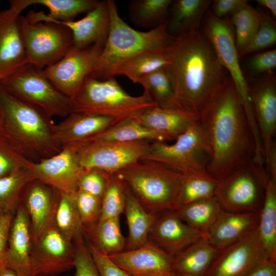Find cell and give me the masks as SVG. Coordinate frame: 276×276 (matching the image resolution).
Instances as JSON below:
<instances>
[{"label":"cell","mask_w":276,"mask_h":276,"mask_svg":"<svg viewBox=\"0 0 276 276\" xmlns=\"http://www.w3.org/2000/svg\"><path fill=\"white\" fill-rule=\"evenodd\" d=\"M27 17L32 22H51L65 26L72 32L73 46L84 49L104 43L110 25L108 0L99 1L97 5L78 20L59 21L46 18L43 11H29Z\"/></svg>","instance_id":"cell-17"},{"label":"cell","mask_w":276,"mask_h":276,"mask_svg":"<svg viewBox=\"0 0 276 276\" xmlns=\"http://www.w3.org/2000/svg\"><path fill=\"white\" fill-rule=\"evenodd\" d=\"M3 125V115H2L1 110L0 109V132L2 131Z\"/></svg>","instance_id":"cell-56"},{"label":"cell","mask_w":276,"mask_h":276,"mask_svg":"<svg viewBox=\"0 0 276 276\" xmlns=\"http://www.w3.org/2000/svg\"><path fill=\"white\" fill-rule=\"evenodd\" d=\"M259 212L223 210L205 237L219 250L241 239L257 227Z\"/></svg>","instance_id":"cell-25"},{"label":"cell","mask_w":276,"mask_h":276,"mask_svg":"<svg viewBox=\"0 0 276 276\" xmlns=\"http://www.w3.org/2000/svg\"><path fill=\"white\" fill-rule=\"evenodd\" d=\"M108 257L130 276H168L174 271L173 257L149 241Z\"/></svg>","instance_id":"cell-18"},{"label":"cell","mask_w":276,"mask_h":276,"mask_svg":"<svg viewBox=\"0 0 276 276\" xmlns=\"http://www.w3.org/2000/svg\"><path fill=\"white\" fill-rule=\"evenodd\" d=\"M270 259L257 227L220 249L204 276H245Z\"/></svg>","instance_id":"cell-14"},{"label":"cell","mask_w":276,"mask_h":276,"mask_svg":"<svg viewBox=\"0 0 276 276\" xmlns=\"http://www.w3.org/2000/svg\"><path fill=\"white\" fill-rule=\"evenodd\" d=\"M172 0H132L128 15L137 26L152 30L165 22Z\"/></svg>","instance_id":"cell-36"},{"label":"cell","mask_w":276,"mask_h":276,"mask_svg":"<svg viewBox=\"0 0 276 276\" xmlns=\"http://www.w3.org/2000/svg\"><path fill=\"white\" fill-rule=\"evenodd\" d=\"M75 250L74 276H100L83 234L73 241Z\"/></svg>","instance_id":"cell-46"},{"label":"cell","mask_w":276,"mask_h":276,"mask_svg":"<svg viewBox=\"0 0 276 276\" xmlns=\"http://www.w3.org/2000/svg\"><path fill=\"white\" fill-rule=\"evenodd\" d=\"M108 34L98 62L89 76L98 80L113 77L116 70L125 61L146 51L167 47L176 39L167 32L166 21L148 31H137L121 18L114 1L108 0Z\"/></svg>","instance_id":"cell-4"},{"label":"cell","mask_w":276,"mask_h":276,"mask_svg":"<svg viewBox=\"0 0 276 276\" xmlns=\"http://www.w3.org/2000/svg\"><path fill=\"white\" fill-rule=\"evenodd\" d=\"M73 195L83 231L94 226L100 218L102 199L79 190Z\"/></svg>","instance_id":"cell-43"},{"label":"cell","mask_w":276,"mask_h":276,"mask_svg":"<svg viewBox=\"0 0 276 276\" xmlns=\"http://www.w3.org/2000/svg\"><path fill=\"white\" fill-rule=\"evenodd\" d=\"M115 123L107 117L72 112L62 121L53 125V135L62 148L88 139Z\"/></svg>","instance_id":"cell-24"},{"label":"cell","mask_w":276,"mask_h":276,"mask_svg":"<svg viewBox=\"0 0 276 276\" xmlns=\"http://www.w3.org/2000/svg\"><path fill=\"white\" fill-rule=\"evenodd\" d=\"M269 178L265 165L252 159L219 180L215 196L224 210L260 212Z\"/></svg>","instance_id":"cell-10"},{"label":"cell","mask_w":276,"mask_h":276,"mask_svg":"<svg viewBox=\"0 0 276 276\" xmlns=\"http://www.w3.org/2000/svg\"><path fill=\"white\" fill-rule=\"evenodd\" d=\"M264 165L269 177L276 181V143L273 140L264 153Z\"/></svg>","instance_id":"cell-52"},{"label":"cell","mask_w":276,"mask_h":276,"mask_svg":"<svg viewBox=\"0 0 276 276\" xmlns=\"http://www.w3.org/2000/svg\"><path fill=\"white\" fill-rule=\"evenodd\" d=\"M2 133L28 160L38 162L62 149L55 140L53 124L38 107L14 97L0 86Z\"/></svg>","instance_id":"cell-3"},{"label":"cell","mask_w":276,"mask_h":276,"mask_svg":"<svg viewBox=\"0 0 276 276\" xmlns=\"http://www.w3.org/2000/svg\"><path fill=\"white\" fill-rule=\"evenodd\" d=\"M126 188V183L122 179L115 173H111L102 198L99 220L120 217L124 210Z\"/></svg>","instance_id":"cell-42"},{"label":"cell","mask_w":276,"mask_h":276,"mask_svg":"<svg viewBox=\"0 0 276 276\" xmlns=\"http://www.w3.org/2000/svg\"><path fill=\"white\" fill-rule=\"evenodd\" d=\"M30 261L35 276H57L74 268V245L57 229L54 220L32 241Z\"/></svg>","instance_id":"cell-15"},{"label":"cell","mask_w":276,"mask_h":276,"mask_svg":"<svg viewBox=\"0 0 276 276\" xmlns=\"http://www.w3.org/2000/svg\"><path fill=\"white\" fill-rule=\"evenodd\" d=\"M141 124L175 140L191 125L199 121L198 114L182 109L154 107L135 118Z\"/></svg>","instance_id":"cell-26"},{"label":"cell","mask_w":276,"mask_h":276,"mask_svg":"<svg viewBox=\"0 0 276 276\" xmlns=\"http://www.w3.org/2000/svg\"><path fill=\"white\" fill-rule=\"evenodd\" d=\"M40 69L27 63L0 80V86L16 98L41 109L49 118L67 117L72 100L60 93Z\"/></svg>","instance_id":"cell-7"},{"label":"cell","mask_w":276,"mask_h":276,"mask_svg":"<svg viewBox=\"0 0 276 276\" xmlns=\"http://www.w3.org/2000/svg\"><path fill=\"white\" fill-rule=\"evenodd\" d=\"M137 141L167 142L172 140L164 134L144 126L135 118H130L116 123L97 135L82 142H125Z\"/></svg>","instance_id":"cell-30"},{"label":"cell","mask_w":276,"mask_h":276,"mask_svg":"<svg viewBox=\"0 0 276 276\" xmlns=\"http://www.w3.org/2000/svg\"><path fill=\"white\" fill-rule=\"evenodd\" d=\"M20 22L28 63L40 69L59 61L73 45L72 32L64 26L31 22L22 15Z\"/></svg>","instance_id":"cell-11"},{"label":"cell","mask_w":276,"mask_h":276,"mask_svg":"<svg viewBox=\"0 0 276 276\" xmlns=\"http://www.w3.org/2000/svg\"><path fill=\"white\" fill-rule=\"evenodd\" d=\"M128 227L125 250L143 246L148 242V236L158 214L147 212L136 199L128 187L126 191L124 212Z\"/></svg>","instance_id":"cell-28"},{"label":"cell","mask_w":276,"mask_h":276,"mask_svg":"<svg viewBox=\"0 0 276 276\" xmlns=\"http://www.w3.org/2000/svg\"><path fill=\"white\" fill-rule=\"evenodd\" d=\"M157 106L149 96L127 93L115 77L98 80L88 77L72 100V112L107 117L116 123L134 118L142 111Z\"/></svg>","instance_id":"cell-6"},{"label":"cell","mask_w":276,"mask_h":276,"mask_svg":"<svg viewBox=\"0 0 276 276\" xmlns=\"http://www.w3.org/2000/svg\"><path fill=\"white\" fill-rule=\"evenodd\" d=\"M30 168L34 179L57 190L73 194L78 190L80 178L85 172L76 150L71 146L62 147L58 153L38 162H31Z\"/></svg>","instance_id":"cell-16"},{"label":"cell","mask_w":276,"mask_h":276,"mask_svg":"<svg viewBox=\"0 0 276 276\" xmlns=\"http://www.w3.org/2000/svg\"><path fill=\"white\" fill-rule=\"evenodd\" d=\"M31 163L2 131L0 132V178L19 169L29 167Z\"/></svg>","instance_id":"cell-44"},{"label":"cell","mask_w":276,"mask_h":276,"mask_svg":"<svg viewBox=\"0 0 276 276\" xmlns=\"http://www.w3.org/2000/svg\"><path fill=\"white\" fill-rule=\"evenodd\" d=\"M97 0H12L10 7L22 12L32 5H40L47 7L49 13H44L49 19L59 21H70L79 14L87 13L98 4Z\"/></svg>","instance_id":"cell-32"},{"label":"cell","mask_w":276,"mask_h":276,"mask_svg":"<svg viewBox=\"0 0 276 276\" xmlns=\"http://www.w3.org/2000/svg\"><path fill=\"white\" fill-rule=\"evenodd\" d=\"M1 80V79H0Z\"/></svg>","instance_id":"cell-59"},{"label":"cell","mask_w":276,"mask_h":276,"mask_svg":"<svg viewBox=\"0 0 276 276\" xmlns=\"http://www.w3.org/2000/svg\"><path fill=\"white\" fill-rule=\"evenodd\" d=\"M65 276H69V275H65Z\"/></svg>","instance_id":"cell-58"},{"label":"cell","mask_w":276,"mask_h":276,"mask_svg":"<svg viewBox=\"0 0 276 276\" xmlns=\"http://www.w3.org/2000/svg\"><path fill=\"white\" fill-rule=\"evenodd\" d=\"M20 13L11 7L0 11V79L28 63Z\"/></svg>","instance_id":"cell-21"},{"label":"cell","mask_w":276,"mask_h":276,"mask_svg":"<svg viewBox=\"0 0 276 276\" xmlns=\"http://www.w3.org/2000/svg\"><path fill=\"white\" fill-rule=\"evenodd\" d=\"M59 196L57 190L36 179L27 186L20 204L29 217L32 241L54 220Z\"/></svg>","instance_id":"cell-19"},{"label":"cell","mask_w":276,"mask_h":276,"mask_svg":"<svg viewBox=\"0 0 276 276\" xmlns=\"http://www.w3.org/2000/svg\"><path fill=\"white\" fill-rule=\"evenodd\" d=\"M168 276H182V275L179 274L178 272H177L174 270V271Z\"/></svg>","instance_id":"cell-57"},{"label":"cell","mask_w":276,"mask_h":276,"mask_svg":"<svg viewBox=\"0 0 276 276\" xmlns=\"http://www.w3.org/2000/svg\"><path fill=\"white\" fill-rule=\"evenodd\" d=\"M210 0L172 1L166 20L168 33L175 38L198 30L211 5Z\"/></svg>","instance_id":"cell-27"},{"label":"cell","mask_w":276,"mask_h":276,"mask_svg":"<svg viewBox=\"0 0 276 276\" xmlns=\"http://www.w3.org/2000/svg\"><path fill=\"white\" fill-rule=\"evenodd\" d=\"M248 4L246 0H215L211 4V12L215 16L222 18L228 14L233 15Z\"/></svg>","instance_id":"cell-50"},{"label":"cell","mask_w":276,"mask_h":276,"mask_svg":"<svg viewBox=\"0 0 276 276\" xmlns=\"http://www.w3.org/2000/svg\"><path fill=\"white\" fill-rule=\"evenodd\" d=\"M211 155L206 171L218 181L256 158L251 128L230 77L199 114Z\"/></svg>","instance_id":"cell-1"},{"label":"cell","mask_w":276,"mask_h":276,"mask_svg":"<svg viewBox=\"0 0 276 276\" xmlns=\"http://www.w3.org/2000/svg\"><path fill=\"white\" fill-rule=\"evenodd\" d=\"M261 12L249 4L233 15L230 20L234 27L235 42L239 55L250 42L261 21Z\"/></svg>","instance_id":"cell-41"},{"label":"cell","mask_w":276,"mask_h":276,"mask_svg":"<svg viewBox=\"0 0 276 276\" xmlns=\"http://www.w3.org/2000/svg\"><path fill=\"white\" fill-rule=\"evenodd\" d=\"M252 106L264 153L274 140L276 130V80L269 74L249 84Z\"/></svg>","instance_id":"cell-22"},{"label":"cell","mask_w":276,"mask_h":276,"mask_svg":"<svg viewBox=\"0 0 276 276\" xmlns=\"http://www.w3.org/2000/svg\"><path fill=\"white\" fill-rule=\"evenodd\" d=\"M167 50L169 62L164 68L177 105L199 116L229 75L199 31L176 38Z\"/></svg>","instance_id":"cell-2"},{"label":"cell","mask_w":276,"mask_h":276,"mask_svg":"<svg viewBox=\"0 0 276 276\" xmlns=\"http://www.w3.org/2000/svg\"><path fill=\"white\" fill-rule=\"evenodd\" d=\"M137 83L143 86L144 92L158 107L164 108H179L175 98L171 82L164 67L142 77Z\"/></svg>","instance_id":"cell-39"},{"label":"cell","mask_w":276,"mask_h":276,"mask_svg":"<svg viewBox=\"0 0 276 276\" xmlns=\"http://www.w3.org/2000/svg\"><path fill=\"white\" fill-rule=\"evenodd\" d=\"M120 218L99 220L94 226L84 230L86 242L107 256L124 251L126 238L121 232Z\"/></svg>","instance_id":"cell-31"},{"label":"cell","mask_w":276,"mask_h":276,"mask_svg":"<svg viewBox=\"0 0 276 276\" xmlns=\"http://www.w3.org/2000/svg\"><path fill=\"white\" fill-rule=\"evenodd\" d=\"M110 174L111 173L97 168L85 170L78 182V190L102 199Z\"/></svg>","instance_id":"cell-47"},{"label":"cell","mask_w":276,"mask_h":276,"mask_svg":"<svg viewBox=\"0 0 276 276\" xmlns=\"http://www.w3.org/2000/svg\"><path fill=\"white\" fill-rule=\"evenodd\" d=\"M175 141L172 144L151 142L149 152L143 159L161 163L184 175L206 172L211 148L206 131L199 121Z\"/></svg>","instance_id":"cell-9"},{"label":"cell","mask_w":276,"mask_h":276,"mask_svg":"<svg viewBox=\"0 0 276 276\" xmlns=\"http://www.w3.org/2000/svg\"><path fill=\"white\" fill-rule=\"evenodd\" d=\"M261 21L257 32L250 42L239 56L263 50L275 43V23L261 12Z\"/></svg>","instance_id":"cell-45"},{"label":"cell","mask_w":276,"mask_h":276,"mask_svg":"<svg viewBox=\"0 0 276 276\" xmlns=\"http://www.w3.org/2000/svg\"><path fill=\"white\" fill-rule=\"evenodd\" d=\"M222 210L214 196L189 203L175 211L183 221L205 236Z\"/></svg>","instance_id":"cell-35"},{"label":"cell","mask_w":276,"mask_h":276,"mask_svg":"<svg viewBox=\"0 0 276 276\" xmlns=\"http://www.w3.org/2000/svg\"><path fill=\"white\" fill-rule=\"evenodd\" d=\"M104 43L84 49L73 45L59 61L43 69V74L60 93L73 100L95 68Z\"/></svg>","instance_id":"cell-13"},{"label":"cell","mask_w":276,"mask_h":276,"mask_svg":"<svg viewBox=\"0 0 276 276\" xmlns=\"http://www.w3.org/2000/svg\"><path fill=\"white\" fill-rule=\"evenodd\" d=\"M115 173L125 182L147 212L158 214L176 210L184 174L161 163L145 159Z\"/></svg>","instance_id":"cell-5"},{"label":"cell","mask_w":276,"mask_h":276,"mask_svg":"<svg viewBox=\"0 0 276 276\" xmlns=\"http://www.w3.org/2000/svg\"><path fill=\"white\" fill-rule=\"evenodd\" d=\"M151 142L84 141L69 146L77 152L85 170L97 168L113 173L143 159L149 152Z\"/></svg>","instance_id":"cell-12"},{"label":"cell","mask_w":276,"mask_h":276,"mask_svg":"<svg viewBox=\"0 0 276 276\" xmlns=\"http://www.w3.org/2000/svg\"><path fill=\"white\" fill-rule=\"evenodd\" d=\"M14 215L0 209V266L4 265L9 231Z\"/></svg>","instance_id":"cell-51"},{"label":"cell","mask_w":276,"mask_h":276,"mask_svg":"<svg viewBox=\"0 0 276 276\" xmlns=\"http://www.w3.org/2000/svg\"><path fill=\"white\" fill-rule=\"evenodd\" d=\"M32 244L29 218L20 204L12 221L4 262L18 276H35L30 261Z\"/></svg>","instance_id":"cell-23"},{"label":"cell","mask_w":276,"mask_h":276,"mask_svg":"<svg viewBox=\"0 0 276 276\" xmlns=\"http://www.w3.org/2000/svg\"><path fill=\"white\" fill-rule=\"evenodd\" d=\"M203 29V34L212 45L219 60L234 84L255 141L259 143L261 136L254 113L248 83L239 63L233 26L227 18H218L211 11H208L204 19Z\"/></svg>","instance_id":"cell-8"},{"label":"cell","mask_w":276,"mask_h":276,"mask_svg":"<svg viewBox=\"0 0 276 276\" xmlns=\"http://www.w3.org/2000/svg\"><path fill=\"white\" fill-rule=\"evenodd\" d=\"M60 193L54 221L60 233L72 242L83 234V227L75 205L73 194Z\"/></svg>","instance_id":"cell-40"},{"label":"cell","mask_w":276,"mask_h":276,"mask_svg":"<svg viewBox=\"0 0 276 276\" xmlns=\"http://www.w3.org/2000/svg\"><path fill=\"white\" fill-rule=\"evenodd\" d=\"M257 229L270 259L276 262V181L269 178Z\"/></svg>","instance_id":"cell-33"},{"label":"cell","mask_w":276,"mask_h":276,"mask_svg":"<svg viewBox=\"0 0 276 276\" xmlns=\"http://www.w3.org/2000/svg\"><path fill=\"white\" fill-rule=\"evenodd\" d=\"M219 250L202 237L173 257V268L182 276H204Z\"/></svg>","instance_id":"cell-29"},{"label":"cell","mask_w":276,"mask_h":276,"mask_svg":"<svg viewBox=\"0 0 276 276\" xmlns=\"http://www.w3.org/2000/svg\"><path fill=\"white\" fill-rule=\"evenodd\" d=\"M0 276H18V275L11 268L4 264L0 266Z\"/></svg>","instance_id":"cell-55"},{"label":"cell","mask_w":276,"mask_h":276,"mask_svg":"<svg viewBox=\"0 0 276 276\" xmlns=\"http://www.w3.org/2000/svg\"><path fill=\"white\" fill-rule=\"evenodd\" d=\"M245 276H276V262L270 259Z\"/></svg>","instance_id":"cell-53"},{"label":"cell","mask_w":276,"mask_h":276,"mask_svg":"<svg viewBox=\"0 0 276 276\" xmlns=\"http://www.w3.org/2000/svg\"><path fill=\"white\" fill-rule=\"evenodd\" d=\"M258 4L267 8L274 17L276 16V1L275 0H257Z\"/></svg>","instance_id":"cell-54"},{"label":"cell","mask_w":276,"mask_h":276,"mask_svg":"<svg viewBox=\"0 0 276 276\" xmlns=\"http://www.w3.org/2000/svg\"><path fill=\"white\" fill-rule=\"evenodd\" d=\"M218 182L206 172L185 175L176 210L189 203L215 196Z\"/></svg>","instance_id":"cell-37"},{"label":"cell","mask_w":276,"mask_h":276,"mask_svg":"<svg viewBox=\"0 0 276 276\" xmlns=\"http://www.w3.org/2000/svg\"><path fill=\"white\" fill-rule=\"evenodd\" d=\"M167 47L148 50L134 56L120 65L113 76H124L137 83L142 77L167 65Z\"/></svg>","instance_id":"cell-34"},{"label":"cell","mask_w":276,"mask_h":276,"mask_svg":"<svg viewBox=\"0 0 276 276\" xmlns=\"http://www.w3.org/2000/svg\"><path fill=\"white\" fill-rule=\"evenodd\" d=\"M249 71L255 74H271L276 67V50L273 49L251 57L247 62Z\"/></svg>","instance_id":"cell-49"},{"label":"cell","mask_w":276,"mask_h":276,"mask_svg":"<svg viewBox=\"0 0 276 276\" xmlns=\"http://www.w3.org/2000/svg\"><path fill=\"white\" fill-rule=\"evenodd\" d=\"M34 179L30 166L0 178V209L15 214L27 186Z\"/></svg>","instance_id":"cell-38"},{"label":"cell","mask_w":276,"mask_h":276,"mask_svg":"<svg viewBox=\"0 0 276 276\" xmlns=\"http://www.w3.org/2000/svg\"><path fill=\"white\" fill-rule=\"evenodd\" d=\"M204 237L183 221L175 211H169L158 214L148 241L173 257Z\"/></svg>","instance_id":"cell-20"},{"label":"cell","mask_w":276,"mask_h":276,"mask_svg":"<svg viewBox=\"0 0 276 276\" xmlns=\"http://www.w3.org/2000/svg\"><path fill=\"white\" fill-rule=\"evenodd\" d=\"M86 243L100 276H130L113 263L108 256L102 253L90 244Z\"/></svg>","instance_id":"cell-48"}]
</instances>
